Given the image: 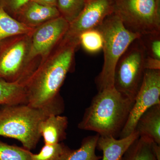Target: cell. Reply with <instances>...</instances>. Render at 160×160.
<instances>
[{
	"label": "cell",
	"mask_w": 160,
	"mask_h": 160,
	"mask_svg": "<svg viewBox=\"0 0 160 160\" xmlns=\"http://www.w3.org/2000/svg\"><path fill=\"white\" fill-rule=\"evenodd\" d=\"M99 134L89 136L84 138L81 146L77 149H72L66 160H100L102 157L96 154Z\"/></svg>",
	"instance_id": "obj_18"
},
{
	"label": "cell",
	"mask_w": 160,
	"mask_h": 160,
	"mask_svg": "<svg viewBox=\"0 0 160 160\" xmlns=\"http://www.w3.org/2000/svg\"><path fill=\"white\" fill-rule=\"evenodd\" d=\"M134 131L160 145V104L149 108L138 120Z\"/></svg>",
	"instance_id": "obj_15"
},
{
	"label": "cell",
	"mask_w": 160,
	"mask_h": 160,
	"mask_svg": "<svg viewBox=\"0 0 160 160\" xmlns=\"http://www.w3.org/2000/svg\"><path fill=\"white\" fill-rule=\"evenodd\" d=\"M69 23L62 17L43 23L36 29L29 46L27 62L38 56L44 57L61 42L68 30Z\"/></svg>",
	"instance_id": "obj_10"
},
{
	"label": "cell",
	"mask_w": 160,
	"mask_h": 160,
	"mask_svg": "<svg viewBox=\"0 0 160 160\" xmlns=\"http://www.w3.org/2000/svg\"><path fill=\"white\" fill-rule=\"evenodd\" d=\"M42 5L56 7L58 0H32Z\"/></svg>",
	"instance_id": "obj_26"
},
{
	"label": "cell",
	"mask_w": 160,
	"mask_h": 160,
	"mask_svg": "<svg viewBox=\"0 0 160 160\" xmlns=\"http://www.w3.org/2000/svg\"><path fill=\"white\" fill-rule=\"evenodd\" d=\"M147 55L160 60V33L140 37Z\"/></svg>",
	"instance_id": "obj_23"
},
{
	"label": "cell",
	"mask_w": 160,
	"mask_h": 160,
	"mask_svg": "<svg viewBox=\"0 0 160 160\" xmlns=\"http://www.w3.org/2000/svg\"><path fill=\"white\" fill-rule=\"evenodd\" d=\"M32 152L24 147L9 145L0 141V160H32Z\"/></svg>",
	"instance_id": "obj_22"
},
{
	"label": "cell",
	"mask_w": 160,
	"mask_h": 160,
	"mask_svg": "<svg viewBox=\"0 0 160 160\" xmlns=\"http://www.w3.org/2000/svg\"><path fill=\"white\" fill-rule=\"evenodd\" d=\"M85 0H58L57 8L60 15L70 24L81 13Z\"/></svg>",
	"instance_id": "obj_21"
},
{
	"label": "cell",
	"mask_w": 160,
	"mask_h": 160,
	"mask_svg": "<svg viewBox=\"0 0 160 160\" xmlns=\"http://www.w3.org/2000/svg\"><path fill=\"white\" fill-rule=\"evenodd\" d=\"M160 104V70L146 69L141 88L135 98L129 118L118 138L134 131L138 120L149 108Z\"/></svg>",
	"instance_id": "obj_7"
},
{
	"label": "cell",
	"mask_w": 160,
	"mask_h": 160,
	"mask_svg": "<svg viewBox=\"0 0 160 160\" xmlns=\"http://www.w3.org/2000/svg\"><path fill=\"white\" fill-rule=\"evenodd\" d=\"M27 104V96L23 84L7 82L0 78V106Z\"/></svg>",
	"instance_id": "obj_16"
},
{
	"label": "cell",
	"mask_w": 160,
	"mask_h": 160,
	"mask_svg": "<svg viewBox=\"0 0 160 160\" xmlns=\"http://www.w3.org/2000/svg\"><path fill=\"white\" fill-rule=\"evenodd\" d=\"M104 40V63L95 80L98 91L114 87L115 69L118 61L131 43L141 36L126 29L115 12L97 27Z\"/></svg>",
	"instance_id": "obj_4"
},
{
	"label": "cell",
	"mask_w": 160,
	"mask_h": 160,
	"mask_svg": "<svg viewBox=\"0 0 160 160\" xmlns=\"http://www.w3.org/2000/svg\"><path fill=\"white\" fill-rule=\"evenodd\" d=\"M67 117L52 114L42 122L40 132L45 145H53L62 142L66 138L68 126Z\"/></svg>",
	"instance_id": "obj_13"
},
{
	"label": "cell",
	"mask_w": 160,
	"mask_h": 160,
	"mask_svg": "<svg viewBox=\"0 0 160 160\" xmlns=\"http://www.w3.org/2000/svg\"><path fill=\"white\" fill-rule=\"evenodd\" d=\"M16 16L22 20L21 22L28 26L43 24L61 16L57 7L42 5L33 1L27 3Z\"/></svg>",
	"instance_id": "obj_11"
},
{
	"label": "cell",
	"mask_w": 160,
	"mask_h": 160,
	"mask_svg": "<svg viewBox=\"0 0 160 160\" xmlns=\"http://www.w3.org/2000/svg\"><path fill=\"white\" fill-rule=\"evenodd\" d=\"M146 51L140 37L131 43L118 61L114 70L113 86L132 101L142 83L146 69Z\"/></svg>",
	"instance_id": "obj_6"
},
{
	"label": "cell",
	"mask_w": 160,
	"mask_h": 160,
	"mask_svg": "<svg viewBox=\"0 0 160 160\" xmlns=\"http://www.w3.org/2000/svg\"><path fill=\"white\" fill-rule=\"evenodd\" d=\"M80 45L90 53H97L102 50L104 40L102 35L97 28L89 29L81 33L79 37Z\"/></svg>",
	"instance_id": "obj_20"
},
{
	"label": "cell",
	"mask_w": 160,
	"mask_h": 160,
	"mask_svg": "<svg viewBox=\"0 0 160 160\" xmlns=\"http://www.w3.org/2000/svg\"><path fill=\"white\" fill-rule=\"evenodd\" d=\"M32 28L16 20L0 6V42L13 36L29 34L34 31Z\"/></svg>",
	"instance_id": "obj_17"
},
{
	"label": "cell",
	"mask_w": 160,
	"mask_h": 160,
	"mask_svg": "<svg viewBox=\"0 0 160 160\" xmlns=\"http://www.w3.org/2000/svg\"><path fill=\"white\" fill-rule=\"evenodd\" d=\"M32 0H0V6L11 15H16L27 3Z\"/></svg>",
	"instance_id": "obj_24"
},
{
	"label": "cell",
	"mask_w": 160,
	"mask_h": 160,
	"mask_svg": "<svg viewBox=\"0 0 160 160\" xmlns=\"http://www.w3.org/2000/svg\"><path fill=\"white\" fill-rule=\"evenodd\" d=\"M114 12L115 0H85L82 10L69 24L62 39L79 40L81 33L96 28Z\"/></svg>",
	"instance_id": "obj_9"
},
{
	"label": "cell",
	"mask_w": 160,
	"mask_h": 160,
	"mask_svg": "<svg viewBox=\"0 0 160 160\" xmlns=\"http://www.w3.org/2000/svg\"><path fill=\"white\" fill-rule=\"evenodd\" d=\"M134 102L114 87L98 91L85 110L78 128L95 132L100 136L118 138Z\"/></svg>",
	"instance_id": "obj_2"
},
{
	"label": "cell",
	"mask_w": 160,
	"mask_h": 160,
	"mask_svg": "<svg viewBox=\"0 0 160 160\" xmlns=\"http://www.w3.org/2000/svg\"><path fill=\"white\" fill-rule=\"evenodd\" d=\"M114 12L131 32L160 33V0H115Z\"/></svg>",
	"instance_id": "obj_5"
},
{
	"label": "cell",
	"mask_w": 160,
	"mask_h": 160,
	"mask_svg": "<svg viewBox=\"0 0 160 160\" xmlns=\"http://www.w3.org/2000/svg\"><path fill=\"white\" fill-rule=\"evenodd\" d=\"M72 149L62 142L45 145L37 154H32V160H66Z\"/></svg>",
	"instance_id": "obj_19"
},
{
	"label": "cell",
	"mask_w": 160,
	"mask_h": 160,
	"mask_svg": "<svg viewBox=\"0 0 160 160\" xmlns=\"http://www.w3.org/2000/svg\"><path fill=\"white\" fill-rule=\"evenodd\" d=\"M139 137L138 133L135 131L122 138L100 136L97 148L102 152V160H120L128 147Z\"/></svg>",
	"instance_id": "obj_12"
},
{
	"label": "cell",
	"mask_w": 160,
	"mask_h": 160,
	"mask_svg": "<svg viewBox=\"0 0 160 160\" xmlns=\"http://www.w3.org/2000/svg\"><path fill=\"white\" fill-rule=\"evenodd\" d=\"M58 48L42 63L24 85L27 104L34 107L47 106L61 98L59 90L70 71L79 40H62Z\"/></svg>",
	"instance_id": "obj_1"
},
{
	"label": "cell",
	"mask_w": 160,
	"mask_h": 160,
	"mask_svg": "<svg viewBox=\"0 0 160 160\" xmlns=\"http://www.w3.org/2000/svg\"><path fill=\"white\" fill-rule=\"evenodd\" d=\"M64 108L62 98L42 107L27 104L3 106L0 109V136L17 140L31 151L35 149L41 137L42 122L50 115H61Z\"/></svg>",
	"instance_id": "obj_3"
},
{
	"label": "cell",
	"mask_w": 160,
	"mask_h": 160,
	"mask_svg": "<svg viewBox=\"0 0 160 160\" xmlns=\"http://www.w3.org/2000/svg\"><path fill=\"white\" fill-rule=\"evenodd\" d=\"M120 160H160V146L149 138L139 137Z\"/></svg>",
	"instance_id": "obj_14"
},
{
	"label": "cell",
	"mask_w": 160,
	"mask_h": 160,
	"mask_svg": "<svg viewBox=\"0 0 160 160\" xmlns=\"http://www.w3.org/2000/svg\"><path fill=\"white\" fill-rule=\"evenodd\" d=\"M29 46L26 39L17 40L0 56V78L7 82L25 85L34 71L26 64Z\"/></svg>",
	"instance_id": "obj_8"
},
{
	"label": "cell",
	"mask_w": 160,
	"mask_h": 160,
	"mask_svg": "<svg viewBox=\"0 0 160 160\" xmlns=\"http://www.w3.org/2000/svg\"><path fill=\"white\" fill-rule=\"evenodd\" d=\"M145 67L146 69L160 70V60L146 55L145 59Z\"/></svg>",
	"instance_id": "obj_25"
}]
</instances>
